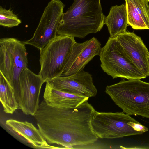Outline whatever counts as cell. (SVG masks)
Instances as JSON below:
<instances>
[{"instance_id":"19","label":"cell","mask_w":149,"mask_h":149,"mask_svg":"<svg viewBox=\"0 0 149 149\" xmlns=\"http://www.w3.org/2000/svg\"><path fill=\"white\" fill-rule=\"evenodd\" d=\"M128 124L136 131L144 133L148 131L147 127L142 125L139 122L136 123L130 121L128 122Z\"/></svg>"},{"instance_id":"10","label":"cell","mask_w":149,"mask_h":149,"mask_svg":"<svg viewBox=\"0 0 149 149\" xmlns=\"http://www.w3.org/2000/svg\"><path fill=\"white\" fill-rule=\"evenodd\" d=\"M47 82L57 89L76 95L89 98L95 96L97 93L92 75L84 70L71 75L55 77Z\"/></svg>"},{"instance_id":"5","label":"cell","mask_w":149,"mask_h":149,"mask_svg":"<svg viewBox=\"0 0 149 149\" xmlns=\"http://www.w3.org/2000/svg\"><path fill=\"white\" fill-rule=\"evenodd\" d=\"M75 42L73 37L58 35L40 50L38 74L45 82L62 75Z\"/></svg>"},{"instance_id":"6","label":"cell","mask_w":149,"mask_h":149,"mask_svg":"<svg viewBox=\"0 0 149 149\" xmlns=\"http://www.w3.org/2000/svg\"><path fill=\"white\" fill-rule=\"evenodd\" d=\"M99 56L102 70L113 79H141L146 77L133 63L116 38H109Z\"/></svg>"},{"instance_id":"17","label":"cell","mask_w":149,"mask_h":149,"mask_svg":"<svg viewBox=\"0 0 149 149\" xmlns=\"http://www.w3.org/2000/svg\"><path fill=\"white\" fill-rule=\"evenodd\" d=\"M0 100L5 113L13 114L19 109L14 91L2 73L0 72Z\"/></svg>"},{"instance_id":"12","label":"cell","mask_w":149,"mask_h":149,"mask_svg":"<svg viewBox=\"0 0 149 149\" xmlns=\"http://www.w3.org/2000/svg\"><path fill=\"white\" fill-rule=\"evenodd\" d=\"M136 66L146 77L149 76V51L141 37L126 31L115 38Z\"/></svg>"},{"instance_id":"14","label":"cell","mask_w":149,"mask_h":149,"mask_svg":"<svg viewBox=\"0 0 149 149\" xmlns=\"http://www.w3.org/2000/svg\"><path fill=\"white\" fill-rule=\"evenodd\" d=\"M44 100L48 104L56 107L75 108L88 100L89 97L76 95L56 89L46 82Z\"/></svg>"},{"instance_id":"8","label":"cell","mask_w":149,"mask_h":149,"mask_svg":"<svg viewBox=\"0 0 149 149\" xmlns=\"http://www.w3.org/2000/svg\"><path fill=\"white\" fill-rule=\"evenodd\" d=\"M65 5L61 0H51L44 9L39 24L31 38L23 41L40 50L57 36Z\"/></svg>"},{"instance_id":"7","label":"cell","mask_w":149,"mask_h":149,"mask_svg":"<svg viewBox=\"0 0 149 149\" xmlns=\"http://www.w3.org/2000/svg\"><path fill=\"white\" fill-rule=\"evenodd\" d=\"M139 122L130 115L123 112L96 111L91 122L92 129L101 139H113L141 135L144 132L135 130L128 123Z\"/></svg>"},{"instance_id":"4","label":"cell","mask_w":149,"mask_h":149,"mask_svg":"<svg viewBox=\"0 0 149 149\" xmlns=\"http://www.w3.org/2000/svg\"><path fill=\"white\" fill-rule=\"evenodd\" d=\"M25 45L13 38L0 39V72L13 88L18 103L20 93V76L28 63Z\"/></svg>"},{"instance_id":"16","label":"cell","mask_w":149,"mask_h":149,"mask_svg":"<svg viewBox=\"0 0 149 149\" xmlns=\"http://www.w3.org/2000/svg\"><path fill=\"white\" fill-rule=\"evenodd\" d=\"M104 24L112 38L126 32L128 22L125 4L112 6L105 17Z\"/></svg>"},{"instance_id":"11","label":"cell","mask_w":149,"mask_h":149,"mask_svg":"<svg viewBox=\"0 0 149 149\" xmlns=\"http://www.w3.org/2000/svg\"><path fill=\"white\" fill-rule=\"evenodd\" d=\"M101 45L100 42L94 37L82 43L76 41L61 76H68L83 70L94 57L99 55Z\"/></svg>"},{"instance_id":"13","label":"cell","mask_w":149,"mask_h":149,"mask_svg":"<svg viewBox=\"0 0 149 149\" xmlns=\"http://www.w3.org/2000/svg\"><path fill=\"white\" fill-rule=\"evenodd\" d=\"M5 125L12 135L26 144L36 148H58L48 144L31 123L9 119L6 121Z\"/></svg>"},{"instance_id":"15","label":"cell","mask_w":149,"mask_h":149,"mask_svg":"<svg viewBox=\"0 0 149 149\" xmlns=\"http://www.w3.org/2000/svg\"><path fill=\"white\" fill-rule=\"evenodd\" d=\"M125 1L128 24L134 29H149V5L148 1Z\"/></svg>"},{"instance_id":"1","label":"cell","mask_w":149,"mask_h":149,"mask_svg":"<svg viewBox=\"0 0 149 149\" xmlns=\"http://www.w3.org/2000/svg\"><path fill=\"white\" fill-rule=\"evenodd\" d=\"M96 111L88 101L75 108H62L50 106L43 100L34 116L38 130L48 144L69 148L97 140L91 124Z\"/></svg>"},{"instance_id":"20","label":"cell","mask_w":149,"mask_h":149,"mask_svg":"<svg viewBox=\"0 0 149 149\" xmlns=\"http://www.w3.org/2000/svg\"><path fill=\"white\" fill-rule=\"evenodd\" d=\"M148 59L149 62V55L148 57Z\"/></svg>"},{"instance_id":"18","label":"cell","mask_w":149,"mask_h":149,"mask_svg":"<svg viewBox=\"0 0 149 149\" xmlns=\"http://www.w3.org/2000/svg\"><path fill=\"white\" fill-rule=\"evenodd\" d=\"M21 22V21L12 10L0 6V26L11 28L18 26Z\"/></svg>"},{"instance_id":"9","label":"cell","mask_w":149,"mask_h":149,"mask_svg":"<svg viewBox=\"0 0 149 149\" xmlns=\"http://www.w3.org/2000/svg\"><path fill=\"white\" fill-rule=\"evenodd\" d=\"M20 82L19 109L26 115L34 116L39 107L41 89L45 82L39 74H35L28 67L21 72Z\"/></svg>"},{"instance_id":"2","label":"cell","mask_w":149,"mask_h":149,"mask_svg":"<svg viewBox=\"0 0 149 149\" xmlns=\"http://www.w3.org/2000/svg\"><path fill=\"white\" fill-rule=\"evenodd\" d=\"M101 0H74L60 21L57 34L84 38L100 31L104 24Z\"/></svg>"},{"instance_id":"3","label":"cell","mask_w":149,"mask_h":149,"mask_svg":"<svg viewBox=\"0 0 149 149\" xmlns=\"http://www.w3.org/2000/svg\"><path fill=\"white\" fill-rule=\"evenodd\" d=\"M105 91L124 113L149 118V82L123 78L107 86Z\"/></svg>"},{"instance_id":"21","label":"cell","mask_w":149,"mask_h":149,"mask_svg":"<svg viewBox=\"0 0 149 149\" xmlns=\"http://www.w3.org/2000/svg\"><path fill=\"white\" fill-rule=\"evenodd\" d=\"M147 0L148 1V2H149V0Z\"/></svg>"}]
</instances>
